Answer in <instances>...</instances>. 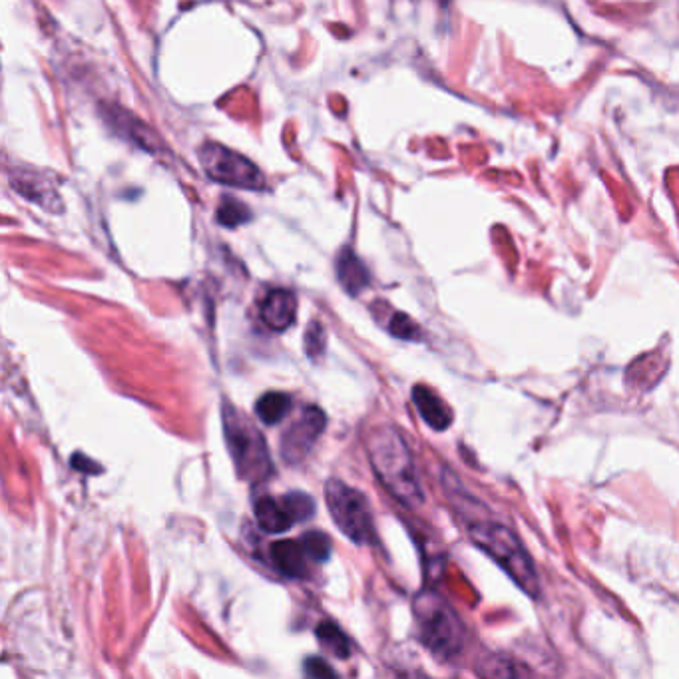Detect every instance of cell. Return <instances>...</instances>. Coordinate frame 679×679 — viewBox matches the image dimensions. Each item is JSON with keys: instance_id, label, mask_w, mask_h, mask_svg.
Wrapping results in <instances>:
<instances>
[{"instance_id": "1", "label": "cell", "mask_w": 679, "mask_h": 679, "mask_svg": "<svg viewBox=\"0 0 679 679\" xmlns=\"http://www.w3.org/2000/svg\"><path fill=\"white\" fill-rule=\"evenodd\" d=\"M367 455L381 485L401 505L417 508L425 503V490L418 476L415 458L397 428L381 425L367 438Z\"/></svg>"}, {"instance_id": "22", "label": "cell", "mask_w": 679, "mask_h": 679, "mask_svg": "<svg viewBox=\"0 0 679 679\" xmlns=\"http://www.w3.org/2000/svg\"><path fill=\"white\" fill-rule=\"evenodd\" d=\"M388 331L393 337L403 341L420 340V327L408 317L407 313H395L388 321Z\"/></svg>"}, {"instance_id": "19", "label": "cell", "mask_w": 679, "mask_h": 679, "mask_svg": "<svg viewBox=\"0 0 679 679\" xmlns=\"http://www.w3.org/2000/svg\"><path fill=\"white\" fill-rule=\"evenodd\" d=\"M282 500L287 506L290 515L293 516L295 525L310 520V518L315 516V510H317L315 500L310 495H305V493H290V495L282 496Z\"/></svg>"}, {"instance_id": "2", "label": "cell", "mask_w": 679, "mask_h": 679, "mask_svg": "<svg viewBox=\"0 0 679 679\" xmlns=\"http://www.w3.org/2000/svg\"><path fill=\"white\" fill-rule=\"evenodd\" d=\"M468 536L520 586L523 592L533 598L540 596V580L534 560L510 528L493 520H473L468 525Z\"/></svg>"}, {"instance_id": "10", "label": "cell", "mask_w": 679, "mask_h": 679, "mask_svg": "<svg viewBox=\"0 0 679 679\" xmlns=\"http://www.w3.org/2000/svg\"><path fill=\"white\" fill-rule=\"evenodd\" d=\"M270 558H272L273 568L277 572L292 578V580H302L307 576V553L305 546L297 540H277L270 548Z\"/></svg>"}, {"instance_id": "12", "label": "cell", "mask_w": 679, "mask_h": 679, "mask_svg": "<svg viewBox=\"0 0 679 679\" xmlns=\"http://www.w3.org/2000/svg\"><path fill=\"white\" fill-rule=\"evenodd\" d=\"M255 520L263 533L267 534H285L293 525V516L290 515L287 506L282 498H272V496H262L257 498V503L253 506Z\"/></svg>"}, {"instance_id": "18", "label": "cell", "mask_w": 679, "mask_h": 679, "mask_svg": "<svg viewBox=\"0 0 679 679\" xmlns=\"http://www.w3.org/2000/svg\"><path fill=\"white\" fill-rule=\"evenodd\" d=\"M250 220H252V212L247 210V205L233 197H224L217 207V222L225 227H237Z\"/></svg>"}, {"instance_id": "3", "label": "cell", "mask_w": 679, "mask_h": 679, "mask_svg": "<svg viewBox=\"0 0 679 679\" xmlns=\"http://www.w3.org/2000/svg\"><path fill=\"white\" fill-rule=\"evenodd\" d=\"M418 638L437 660H455L465 650V624L450 604L433 590L418 594L413 602Z\"/></svg>"}, {"instance_id": "24", "label": "cell", "mask_w": 679, "mask_h": 679, "mask_svg": "<svg viewBox=\"0 0 679 679\" xmlns=\"http://www.w3.org/2000/svg\"><path fill=\"white\" fill-rule=\"evenodd\" d=\"M72 466L80 470V473H84V475H100L102 473V466L94 463V460H90L87 455H77L72 456Z\"/></svg>"}, {"instance_id": "21", "label": "cell", "mask_w": 679, "mask_h": 679, "mask_svg": "<svg viewBox=\"0 0 679 679\" xmlns=\"http://www.w3.org/2000/svg\"><path fill=\"white\" fill-rule=\"evenodd\" d=\"M327 347V333L325 327L317 323V321H311L310 327L305 331V353L311 361H320L325 353Z\"/></svg>"}, {"instance_id": "8", "label": "cell", "mask_w": 679, "mask_h": 679, "mask_svg": "<svg viewBox=\"0 0 679 679\" xmlns=\"http://www.w3.org/2000/svg\"><path fill=\"white\" fill-rule=\"evenodd\" d=\"M10 184L20 195L44 207L47 212H60L62 202H60L54 180L49 178V174L39 172V170H30V168H14V172L10 175Z\"/></svg>"}, {"instance_id": "9", "label": "cell", "mask_w": 679, "mask_h": 679, "mask_svg": "<svg viewBox=\"0 0 679 679\" xmlns=\"http://www.w3.org/2000/svg\"><path fill=\"white\" fill-rule=\"evenodd\" d=\"M262 320L267 327L277 333L290 330L297 317V300L287 290H273L265 295L260 307Z\"/></svg>"}, {"instance_id": "4", "label": "cell", "mask_w": 679, "mask_h": 679, "mask_svg": "<svg viewBox=\"0 0 679 679\" xmlns=\"http://www.w3.org/2000/svg\"><path fill=\"white\" fill-rule=\"evenodd\" d=\"M224 437L237 476L247 483H263L273 475L272 456L262 430L247 415L233 407L230 401L222 403Z\"/></svg>"}, {"instance_id": "5", "label": "cell", "mask_w": 679, "mask_h": 679, "mask_svg": "<svg viewBox=\"0 0 679 679\" xmlns=\"http://www.w3.org/2000/svg\"><path fill=\"white\" fill-rule=\"evenodd\" d=\"M325 503L331 518L351 543L371 544L375 540V523L371 515L369 500L357 488L330 478L325 485Z\"/></svg>"}, {"instance_id": "13", "label": "cell", "mask_w": 679, "mask_h": 679, "mask_svg": "<svg viewBox=\"0 0 679 679\" xmlns=\"http://www.w3.org/2000/svg\"><path fill=\"white\" fill-rule=\"evenodd\" d=\"M337 277L343 290L351 295H359L369 285V272L365 263L351 250H345L337 260Z\"/></svg>"}, {"instance_id": "20", "label": "cell", "mask_w": 679, "mask_h": 679, "mask_svg": "<svg viewBox=\"0 0 679 679\" xmlns=\"http://www.w3.org/2000/svg\"><path fill=\"white\" fill-rule=\"evenodd\" d=\"M302 543L311 560H315V563H327L330 560L333 544H331V538L327 534L315 533L313 530V533H307L303 536Z\"/></svg>"}, {"instance_id": "6", "label": "cell", "mask_w": 679, "mask_h": 679, "mask_svg": "<svg viewBox=\"0 0 679 679\" xmlns=\"http://www.w3.org/2000/svg\"><path fill=\"white\" fill-rule=\"evenodd\" d=\"M200 162L205 174L214 182L245 188V190H260L263 188V174L257 165L252 164L247 158L227 150L217 144H205L200 150Z\"/></svg>"}, {"instance_id": "11", "label": "cell", "mask_w": 679, "mask_h": 679, "mask_svg": "<svg viewBox=\"0 0 679 679\" xmlns=\"http://www.w3.org/2000/svg\"><path fill=\"white\" fill-rule=\"evenodd\" d=\"M413 401L418 408V415L433 430H447L453 425V411L443 398L438 397L427 385H417L413 388Z\"/></svg>"}, {"instance_id": "16", "label": "cell", "mask_w": 679, "mask_h": 679, "mask_svg": "<svg viewBox=\"0 0 679 679\" xmlns=\"http://www.w3.org/2000/svg\"><path fill=\"white\" fill-rule=\"evenodd\" d=\"M315 636H317V640L321 641V646L330 651V653H333L335 658H340V660H347V658H349V638L341 631L337 624H333V621H323V624L317 626Z\"/></svg>"}, {"instance_id": "15", "label": "cell", "mask_w": 679, "mask_h": 679, "mask_svg": "<svg viewBox=\"0 0 679 679\" xmlns=\"http://www.w3.org/2000/svg\"><path fill=\"white\" fill-rule=\"evenodd\" d=\"M292 408V397L280 393V391H270L255 403V413L265 425H277L283 418L287 417Z\"/></svg>"}, {"instance_id": "23", "label": "cell", "mask_w": 679, "mask_h": 679, "mask_svg": "<svg viewBox=\"0 0 679 679\" xmlns=\"http://www.w3.org/2000/svg\"><path fill=\"white\" fill-rule=\"evenodd\" d=\"M305 673L310 678H337L335 670H331L330 666L320 658H310L305 661Z\"/></svg>"}, {"instance_id": "17", "label": "cell", "mask_w": 679, "mask_h": 679, "mask_svg": "<svg viewBox=\"0 0 679 679\" xmlns=\"http://www.w3.org/2000/svg\"><path fill=\"white\" fill-rule=\"evenodd\" d=\"M478 673L488 676V678H525V676H533V671L525 668L523 663H516L515 660H510L506 656H490L485 661H480Z\"/></svg>"}, {"instance_id": "14", "label": "cell", "mask_w": 679, "mask_h": 679, "mask_svg": "<svg viewBox=\"0 0 679 679\" xmlns=\"http://www.w3.org/2000/svg\"><path fill=\"white\" fill-rule=\"evenodd\" d=\"M110 120V126L116 128L118 132L122 130L124 136L132 142H136L138 146L146 148L148 152H158L160 150V140L155 136L150 128L144 126L142 122H138L136 118L130 116V112H120V114H107Z\"/></svg>"}, {"instance_id": "7", "label": "cell", "mask_w": 679, "mask_h": 679, "mask_svg": "<svg viewBox=\"0 0 679 679\" xmlns=\"http://www.w3.org/2000/svg\"><path fill=\"white\" fill-rule=\"evenodd\" d=\"M325 427H327V417L320 407L311 405L305 408L292 427L283 433L280 445L283 460L290 465L302 463L303 458L310 455L311 448L317 445Z\"/></svg>"}]
</instances>
